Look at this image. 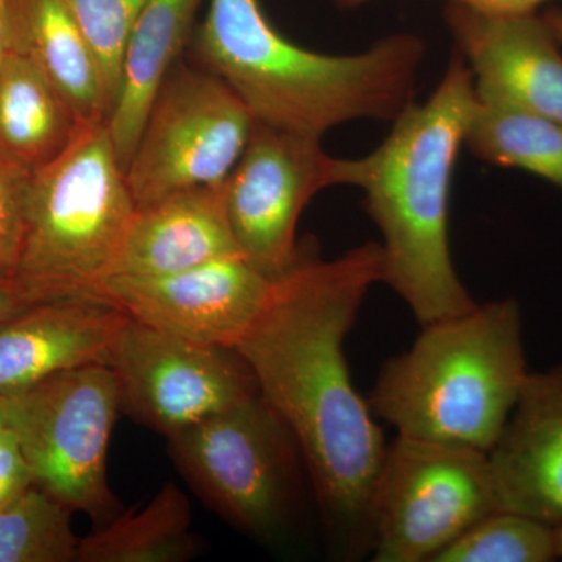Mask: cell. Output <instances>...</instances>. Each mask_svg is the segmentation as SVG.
<instances>
[{
    "instance_id": "6da1fadb",
    "label": "cell",
    "mask_w": 562,
    "mask_h": 562,
    "mask_svg": "<svg viewBox=\"0 0 562 562\" xmlns=\"http://www.w3.org/2000/svg\"><path fill=\"white\" fill-rule=\"evenodd\" d=\"M383 273L380 243L327 261L303 250L235 346L294 436L333 550L347 560L372 552L373 492L387 443L351 383L344 341Z\"/></svg>"
},
{
    "instance_id": "7a4b0ae2",
    "label": "cell",
    "mask_w": 562,
    "mask_h": 562,
    "mask_svg": "<svg viewBox=\"0 0 562 562\" xmlns=\"http://www.w3.org/2000/svg\"><path fill=\"white\" fill-rule=\"evenodd\" d=\"M479 95L469 66L453 50L424 103H409L383 143L341 161V184L364 192V210L383 241L387 284L422 327L475 308L452 260L450 195Z\"/></svg>"
},
{
    "instance_id": "3957f363",
    "label": "cell",
    "mask_w": 562,
    "mask_h": 562,
    "mask_svg": "<svg viewBox=\"0 0 562 562\" xmlns=\"http://www.w3.org/2000/svg\"><path fill=\"white\" fill-rule=\"evenodd\" d=\"M195 54L255 121L322 139L347 122L394 121L414 102L427 47L394 33L358 54H321L281 35L260 0H210Z\"/></svg>"
},
{
    "instance_id": "277c9868",
    "label": "cell",
    "mask_w": 562,
    "mask_h": 562,
    "mask_svg": "<svg viewBox=\"0 0 562 562\" xmlns=\"http://www.w3.org/2000/svg\"><path fill=\"white\" fill-rule=\"evenodd\" d=\"M528 371L514 299L424 325L409 350L383 366L368 403L405 438L490 452Z\"/></svg>"
},
{
    "instance_id": "5b68a950",
    "label": "cell",
    "mask_w": 562,
    "mask_h": 562,
    "mask_svg": "<svg viewBox=\"0 0 562 562\" xmlns=\"http://www.w3.org/2000/svg\"><path fill=\"white\" fill-rule=\"evenodd\" d=\"M136 213L106 122L32 172L14 283L36 302L79 297L113 272Z\"/></svg>"
},
{
    "instance_id": "8992f818",
    "label": "cell",
    "mask_w": 562,
    "mask_h": 562,
    "mask_svg": "<svg viewBox=\"0 0 562 562\" xmlns=\"http://www.w3.org/2000/svg\"><path fill=\"white\" fill-rule=\"evenodd\" d=\"M166 439L177 471L222 520L265 543L290 535L306 469L260 392Z\"/></svg>"
},
{
    "instance_id": "52a82bcc",
    "label": "cell",
    "mask_w": 562,
    "mask_h": 562,
    "mask_svg": "<svg viewBox=\"0 0 562 562\" xmlns=\"http://www.w3.org/2000/svg\"><path fill=\"white\" fill-rule=\"evenodd\" d=\"M0 401L36 487L99 525L117 516L106 454L121 401L105 362L55 373Z\"/></svg>"
},
{
    "instance_id": "ba28073f",
    "label": "cell",
    "mask_w": 562,
    "mask_h": 562,
    "mask_svg": "<svg viewBox=\"0 0 562 562\" xmlns=\"http://www.w3.org/2000/svg\"><path fill=\"white\" fill-rule=\"evenodd\" d=\"M495 509L486 452L397 435L373 492L372 560L432 562Z\"/></svg>"
},
{
    "instance_id": "9c48e42d",
    "label": "cell",
    "mask_w": 562,
    "mask_h": 562,
    "mask_svg": "<svg viewBox=\"0 0 562 562\" xmlns=\"http://www.w3.org/2000/svg\"><path fill=\"white\" fill-rule=\"evenodd\" d=\"M255 122L220 76L173 66L125 169L136 209L173 192L224 184L246 150Z\"/></svg>"
},
{
    "instance_id": "30bf717a",
    "label": "cell",
    "mask_w": 562,
    "mask_h": 562,
    "mask_svg": "<svg viewBox=\"0 0 562 562\" xmlns=\"http://www.w3.org/2000/svg\"><path fill=\"white\" fill-rule=\"evenodd\" d=\"M105 364L116 376L121 412L165 438L260 392L235 349L177 338L132 317Z\"/></svg>"
},
{
    "instance_id": "8fae6325",
    "label": "cell",
    "mask_w": 562,
    "mask_h": 562,
    "mask_svg": "<svg viewBox=\"0 0 562 562\" xmlns=\"http://www.w3.org/2000/svg\"><path fill=\"white\" fill-rule=\"evenodd\" d=\"M341 158L321 139L255 122L241 158L224 183L232 232L244 257L272 279L302 257L297 224L325 188L341 184Z\"/></svg>"
},
{
    "instance_id": "7c38bea8",
    "label": "cell",
    "mask_w": 562,
    "mask_h": 562,
    "mask_svg": "<svg viewBox=\"0 0 562 562\" xmlns=\"http://www.w3.org/2000/svg\"><path fill=\"white\" fill-rule=\"evenodd\" d=\"M273 280L236 255L171 276L106 277L83 295L110 303L155 330L235 349L265 308Z\"/></svg>"
},
{
    "instance_id": "4fadbf2b",
    "label": "cell",
    "mask_w": 562,
    "mask_h": 562,
    "mask_svg": "<svg viewBox=\"0 0 562 562\" xmlns=\"http://www.w3.org/2000/svg\"><path fill=\"white\" fill-rule=\"evenodd\" d=\"M443 21L480 98L562 122V54L542 16L484 13L449 2Z\"/></svg>"
},
{
    "instance_id": "5bb4252c",
    "label": "cell",
    "mask_w": 562,
    "mask_h": 562,
    "mask_svg": "<svg viewBox=\"0 0 562 562\" xmlns=\"http://www.w3.org/2000/svg\"><path fill=\"white\" fill-rule=\"evenodd\" d=\"M487 460L498 509L562 524V368L528 373Z\"/></svg>"
},
{
    "instance_id": "9a60e30c",
    "label": "cell",
    "mask_w": 562,
    "mask_h": 562,
    "mask_svg": "<svg viewBox=\"0 0 562 562\" xmlns=\"http://www.w3.org/2000/svg\"><path fill=\"white\" fill-rule=\"evenodd\" d=\"M127 314L99 299L41 302L0 325V397L106 353Z\"/></svg>"
},
{
    "instance_id": "2e32d148",
    "label": "cell",
    "mask_w": 562,
    "mask_h": 562,
    "mask_svg": "<svg viewBox=\"0 0 562 562\" xmlns=\"http://www.w3.org/2000/svg\"><path fill=\"white\" fill-rule=\"evenodd\" d=\"M236 255L224 184L192 188L136 209L110 277L171 276Z\"/></svg>"
},
{
    "instance_id": "e0dca14e",
    "label": "cell",
    "mask_w": 562,
    "mask_h": 562,
    "mask_svg": "<svg viewBox=\"0 0 562 562\" xmlns=\"http://www.w3.org/2000/svg\"><path fill=\"white\" fill-rule=\"evenodd\" d=\"M10 49L25 55L81 124L109 121L110 106L90 44L61 0H9Z\"/></svg>"
},
{
    "instance_id": "ac0fdd59",
    "label": "cell",
    "mask_w": 562,
    "mask_h": 562,
    "mask_svg": "<svg viewBox=\"0 0 562 562\" xmlns=\"http://www.w3.org/2000/svg\"><path fill=\"white\" fill-rule=\"evenodd\" d=\"M202 0H147L128 41L121 94L106 121L127 169L155 95L190 38Z\"/></svg>"
},
{
    "instance_id": "d6986e66",
    "label": "cell",
    "mask_w": 562,
    "mask_h": 562,
    "mask_svg": "<svg viewBox=\"0 0 562 562\" xmlns=\"http://www.w3.org/2000/svg\"><path fill=\"white\" fill-rule=\"evenodd\" d=\"M83 127L43 72L10 49L0 69V149L33 172L68 149Z\"/></svg>"
},
{
    "instance_id": "ffe728a7",
    "label": "cell",
    "mask_w": 562,
    "mask_h": 562,
    "mask_svg": "<svg viewBox=\"0 0 562 562\" xmlns=\"http://www.w3.org/2000/svg\"><path fill=\"white\" fill-rule=\"evenodd\" d=\"M191 506L166 483L138 512L122 514L80 538L77 562H184L198 552Z\"/></svg>"
},
{
    "instance_id": "44dd1931",
    "label": "cell",
    "mask_w": 562,
    "mask_h": 562,
    "mask_svg": "<svg viewBox=\"0 0 562 562\" xmlns=\"http://www.w3.org/2000/svg\"><path fill=\"white\" fill-rule=\"evenodd\" d=\"M464 146L487 165L522 169L562 190L560 121L479 95Z\"/></svg>"
},
{
    "instance_id": "7402d4cb",
    "label": "cell",
    "mask_w": 562,
    "mask_h": 562,
    "mask_svg": "<svg viewBox=\"0 0 562 562\" xmlns=\"http://www.w3.org/2000/svg\"><path fill=\"white\" fill-rule=\"evenodd\" d=\"M72 509L35 484L0 509V562H77Z\"/></svg>"
},
{
    "instance_id": "603a6c76",
    "label": "cell",
    "mask_w": 562,
    "mask_h": 562,
    "mask_svg": "<svg viewBox=\"0 0 562 562\" xmlns=\"http://www.w3.org/2000/svg\"><path fill=\"white\" fill-rule=\"evenodd\" d=\"M558 560L557 527L495 509L432 562H550Z\"/></svg>"
},
{
    "instance_id": "cb8c5ba5",
    "label": "cell",
    "mask_w": 562,
    "mask_h": 562,
    "mask_svg": "<svg viewBox=\"0 0 562 562\" xmlns=\"http://www.w3.org/2000/svg\"><path fill=\"white\" fill-rule=\"evenodd\" d=\"M81 35L90 44L110 116L121 94L125 52L147 0H61Z\"/></svg>"
},
{
    "instance_id": "d4e9b609",
    "label": "cell",
    "mask_w": 562,
    "mask_h": 562,
    "mask_svg": "<svg viewBox=\"0 0 562 562\" xmlns=\"http://www.w3.org/2000/svg\"><path fill=\"white\" fill-rule=\"evenodd\" d=\"M32 171L0 149V283L13 281L25 232Z\"/></svg>"
},
{
    "instance_id": "484cf974",
    "label": "cell",
    "mask_w": 562,
    "mask_h": 562,
    "mask_svg": "<svg viewBox=\"0 0 562 562\" xmlns=\"http://www.w3.org/2000/svg\"><path fill=\"white\" fill-rule=\"evenodd\" d=\"M33 486L31 465L14 432L7 428L0 438V509L7 508Z\"/></svg>"
},
{
    "instance_id": "4316f807",
    "label": "cell",
    "mask_w": 562,
    "mask_h": 562,
    "mask_svg": "<svg viewBox=\"0 0 562 562\" xmlns=\"http://www.w3.org/2000/svg\"><path fill=\"white\" fill-rule=\"evenodd\" d=\"M369 2H373V0H335L336 5L344 10L357 9V7L366 5ZM449 2L461 3L471 9L484 11V13L524 14L536 13L539 5L550 2V0H449Z\"/></svg>"
},
{
    "instance_id": "83f0119b",
    "label": "cell",
    "mask_w": 562,
    "mask_h": 562,
    "mask_svg": "<svg viewBox=\"0 0 562 562\" xmlns=\"http://www.w3.org/2000/svg\"><path fill=\"white\" fill-rule=\"evenodd\" d=\"M36 303L40 302H36L27 291L22 290L20 284L14 283V281L0 283V325L24 312V310L36 305Z\"/></svg>"
},
{
    "instance_id": "f1b7e54d",
    "label": "cell",
    "mask_w": 562,
    "mask_h": 562,
    "mask_svg": "<svg viewBox=\"0 0 562 562\" xmlns=\"http://www.w3.org/2000/svg\"><path fill=\"white\" fill-rule=\"evenodd\" d=\"M10 54L9 0H0V69Z\"/></svg>"
},
{
    "instance_id": "f546056e",
    "label": "cell",
    "mask_w": 562,
    "mask_h": 562,
    "mask_svg": "<svg viewBox=\"0 0 562 562\" xmlns=\"http://www.w3.org/2000/svg\"><path fill=\"white\" fill-rule=\"evenodd\" d=\"M542 18L552 31L554 38L562 44V10H549Z\"/></svg>"
},
{
    "instance_id": "4dcf8cb0",
    "label": "cell",
    "mask_w": 562,
    "mask_h": 562,
    "mask_svg": "<svg viewBox=\"0 0 562 562\" xmlns=\"http://www.w3.org/2000/svg\"><path fill=\"white\" fill-rule=\"evenodd\" d=\"M9 425H7L5 413H3L2 401H0V438H2L3 432H5Z\"/></svg>"
},
{
    "instance_id": "1f68e13d",
    "label": "cell",
    "mask_w": 562,
    "mask_h": 562,
    "mask_svg": "<svg viewBox=\"0 0 562 562\" xmlns=\"http://www.w3.org/2000/svg\"><path fill=\"white\" fill-rule=\"evenodd\" d=\"M558 558L562 560V524L557 527Z\"/></svg>"
}]
</instances>
